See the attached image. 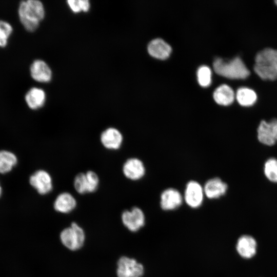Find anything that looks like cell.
Wrapping results in <instances>:
<instances>
[{
	"mask_svg": "<svg viewBox=\"0 0 277 277\" xmlns=\"http://www.w3.org/2000/svg\"><path fill=\"white\" fill-rule=\"evenodd\" d=\"M18 13L21 23L30 32H33L38 28L39 22L45 16L43 4L38 0L21 1L19 4Z\"/></svg>",
	"mask_w": 277,
	"mask_h": 277,
	"instance_id": "cell-1",
	"label": "cell"
},
{
	"mask_svg": "<svg viewBox=\"0 0 277 277\" xmlns=\"http://www.w3.org/2000/svg\"><path fill=\"white\" fill-rule=\"evenodd\" d=\"M253 69L262 79H277V49L265 48L259 51L255 57Z\"/></svg>",
	"mask_w": 277,
	"mask_h": 277,
	"instance_id": "cell-2",
	"label": "cell"
},
{
	"mask_svg": "<svg viewBox=\"0 0 277 277\" xmlns=\"http://www.w3.org/2000/svg\"><path fill=\"white\" fill-rule=\"evenodd\" d=\"M213 66L217 74L229 78L244 79L250 74L249 69L239 56L227 62L216 58Z\"/></svg>",
	"mask_w": 277,
	"mask_h": 277,
	"instance_id": "cell-3",
	"label": "cell"
},
{
	"mask_svg": "<svg viewBox=\"0 0 277 277\" xmlns=\"http://www.w3.org/2000/svg\"><path fill=\"white\" fill-rule=\"evenodd\" d=\"M85 235L83 229L76 223L64 229L60 234L62 244L71 250L80 249L84 245Z\"/></svg>",
	"mask_w": 277,
	"mask_h": 277,
	"instance_id": "cell-4",
	"label": "cell"
},
{
	"mask_svg": "<svg viewBox=\"0 0 277 277\" xmlns=\"http://www.w3.org/2000/svg\"><path fill=\"white\" fill-rule=\"evenodd\" d=\"M117 277H142L144 273L142 264L133 258L121 257L117 263Z\"/></svg>",
	"mask_w": 277,
	"mask_h": 277,
	"instance_id": "cell-5",
	"label": "cell"
},
{
	"mask_svg": "<svg viewBox=\"0 0 277 277\" xmlns=\"http://www.w3.org/2000/svg\"><path fill=\"white\" fill-rule=\"evenodd\" d=\"M30 186L40 195H46L53 189V180L50 174L44 169H38L29 177Z\"/></svg>",
	"mask_w": 277,
	"mask_h": 277,
	"instance_id": "cell-6",
	"label": "cell"
},
{
	"mask_svg": "<svg viewBox=\"0 0 277 277\" xmlns=\"http://www.w3.org/2000/svg\"><path fill=\"white\" fill-rule=\"evenodd\" d=\"M203 187L196 181H190L186 184L184 200L192 208H197L203 203L204 197Z\"/></svg>",
	"mask_w": 277,
	"mask_h": 277,
	"instance_id": "cell-7",
	"label": "cell"
},
{
	"mask_svg": "<svg viewBox=\"0 0 277 277\" xmlns=\"http://www.w3.org/2000/svg\"><path fill=\"white\" fill-rule=\"evenodd\" d=\"M124 225L130 231L136 232L145 224V216L141 209L134 207L130 210H125L122 214Z\"/></svg>",
	"mask_w": 277,
	"mask_h": 277,
	"instance_id": "cell-8",
	"label": "cell"
},
{
	"mask_svg": "<svg viewBox=\"0 0 277 277\" xmlns=\"http://www.w3.org/2000/svg\"><path fill=\"white\" fill-rule=\"evenodd\" d=\"M100 141L105 148L116 150L121 148L123 144V136L118 129L113 127H108L102 132Z\"/></svg>",
	"mask_w": 277,
	"mask_h": 277,
	"instance_id": "cell-9",
	"label": "cell"
},
{
	"mask_svg": "<svg viewBox=\"0 0 277 277\" xmlns=\"http://www.w3.org/2000/svg\"><path fill=\"white\" fill-rule=\"evenodd\" d=\"M122 171L124 176L129 180L137 181L145 174V167L143 162L136 157L127 159L124 163Z\"/></svg>",
	"mask_w": 277,
	"mask_h": 277,
	"instance_id": "cell-10",
	"label": "cell"
},
{
	"mask_svg": "<svg viewBox=\"0 0 277 277\" xmlns=\"http://www.w3.org/2000/svg\"><path fill=\"white\" fill-rule=\"evenodd\" d=\"M183 200V197L177 190L167 188L161 194L160 206L166 211L174 210L182 205Z\"/></svg>",
	"mask_w": 277,
	"mask_h": 277,
	"instance_id": "cell-11",
	"label": "cell"
},
{
	"mask_svg": "<svg viewBox=\"0 0 277 277\" xmlns=\"http://www.w3.org/2000/svg\"><path fill=\"white\" fill-rule=\"evenodd\" d=\"M205 195L209 199H215L224 195L227 192L228 186L219 177L208 180L204 187Z\"/></svg>",
	"mask_w": 277,
	"mask_h": 277,
	"instance_id": "cell-12",
	"label": "cell"
},
{
	"mask_svg": "<svg viewBox=\"0 0 277 277\" xmlns=\"http://www.w3.org/2000/svg\"><path fill=\"white\" fill-rule=\"evenodd\" d=\"M32 77L38 82L47 83L51 81L52 71L47 63L43 60H36L30 66Z\"/></svg>",
	"mask_w": 277,
	"mask_h": 277,
	"instance_id": "cell-13",
	"label": "cell"
},
{
	"mask_svg": "<svg viewBox=\"0 0 277 277\" xmlns=\"http://www.w3.org/2000/svg\"><path fill=\"white\" fill-rule=\"evenodd\" d=\"M76 204V200L72 194L68 192H63L56 196L53 207L58 212L68 213L75 209Z\"/></svg>",
	"mask_w": 277,
	"mask_h": 277,
	"instance_id": "cell-14",
	"label": "cell"
},
{
	"mask_svg": "<svg viewBox=\"0 0 277 277\" xmlns=\"http://www.w3.org/2000/svg\"><path fill=\"white\" fill-rule=\"evenodd\" d=\"M256 246V242L253 237L244 235L238 239L236 248L237 252L242 257L249 259L255 255Z\"/></svg>",
	"mask_w": 277,
	"mask_h": 277,
	"instance_id": "cell-15",
	"label": "cell"
},
{
	"mask_svg": "<svg viewBox=\"0 0 277 277\" xmlns=\"http://www.w3.org/2000/svg\"><path fill=\"white\" fill-rule=\"evenodd\" d=\"M149 53L154 57L163 60L167 58L171 52L170 46L161 38L152 40L148 46Z\"/></svg>",
	"mask_w": 277,
	"mask_h": 277,
	"instance_id": "cell-16",
	"label": "cell"
},
{
	"mask_svg": "<svg viewBox=\"0 0 277 277\" xmlns=\"http://www.w3.org/2000/svg\"><path fill=\"white\" fill-rule=\"evenodd\" d=\"M25 99L30 109L37 110L44 106L46 101V94L43 89L32 87L26 93Z\"/></svg>",
	"mask_w": 277,
	"mask_h": 277,
	"instance_id": "cell-17",
	"label": "cell"
},
{
	"mask_svg": "<svg viewBox=\"0 0 277 277\" xmlns=\"http://www.w3.org/2000/svg\"><path fill=\"white\" fill-rule=\"evenodd\" d=\"M213 96L215 102L223 106L231 105L235 97L233 89L226 84L221 85L216 88L213 92Z\"/></svg>",
	"mask_w": 277,
	"mask_h": 277,
	"instance_id": "cell-18",
	"label": "cell"
},
{
	"mask_svg": "<svg viewBox=\"0 0 277 277\" xmlns=\"http://www.w3.org/2000/svg\"><path fill=\"white\" fill-rule=\"evenodd\" d=\"M18 163L16 154L11 151L0 150V174L10 172Z\"/></svg>",
	"mask_w": 277,
	"mask_h": 277,
	"instance_id": "cell-19",
	"label": "cell"
},
{
	"mask_svg": "<svg viewBox=\"0 0 277 277\" xmlns=\"http://www.w3.org/2000/svg\"><path fill=\"white\" fill-rule=\"evenodd\" d=\"M257 137L261 143L266 146H272L276 142L269 122L265 120L261 121L258 126Z\"/></svg>",
	"mask_w": 277,
	"mask_h": 277,
	"instance_id": "cell-20",
	"label": "cell"
},
{
	"mask_svg": "<svg viewBox=\"0 0 277 277\" xmlns=\"http://www.w3.org/2000/svg\"><path fill=\"white\" fill-rule=\"evenodd\" d=\"M235 97L238 103L244 107L251 106L257 100L255 92L249 88L244 87L237 90Z\"/></svg>",
	"mask_w": 277,
	"mask_h": 277,
	"instance_id": "cell-21",
	"label": "cell"
},
{
	"mask_svg": "<svg viewBox=\"0 0 277 277\" xmlns=\"http://www.w3.org/2000/svg\"><path fill=\"white\" fill-rule=\"evenodd\" d=\"M264 173L270 182L277 183V159L271 157L268 159L264 165Z\"/></svg>",
	"mask_w": 277,
	"mask_h": 277,
	"instance_id": "cell-22",
	"label": "cell"
},
{
	"mask_svg": "<svg viewBox=\"0 0 277 277\" xmlns=\"http://www.w3.org/2000/svg\"><path fill=\"white\" fill-rule=\"evenodd\" d=\"M211 71L207 66L203 65L199 67L197 71L198 82L203 87L209 86L211 82Z\"/></svg>",
	"mask_w": 277,
	"mask_h": 277,
	"instance_id": "cell-23",
	"label": "cell"
},
{
	"mask_svg": "<svg viewBox=\"0 0 277 277\" xmlns=\"http://www.w3.org/2000/svg\"><path fill=\"white\" fill-rule=\"evenodd\" d=\"M73 186L75 190L79 194L87 193V182L85 173L80 172L74 177Z\"/></svg>",
	"mask_w": 277,
	"mask_h": 277,
	"instance_id": "cell-24",
	"label": "cell"
},
{
	"mask_svg": "<svg viewBox=\"0 0 277 277\" xmlns=\"http://www.w3.org/2000/svg\"><path fill=\"white\" fill-rule=\"evenodd\" d=\"M85 174L87 182V192L93 193L96 191L99 186V177L97 173L92 170H88Z\"/></svg>",
	"mask_w": 277,
	"mask_h": 277,
	"instance_id": "cell-25",
	"label": "cell"
},
{
	"mask_svg": "<svg viewBox=\"0 0 277 277\" xmlns=\"http://www.w3.org/2000/svg\"><path fill=\"white\" fill-rule=\"evenodd\" d=\"M67 3L74 13L81 11L87 12L90 7L89 1L88 0H68Z\"/></svg>",
	"mask_w": 277,
	"mask_h": 277,
	"instance_id": "cell-26",
	"label": "cell"
},
{
	"mask_svg": "<svg viewBox=\"0 0 277 277\" xmlns=\"http://www.w3.org/2000/svg\"><path fill=\"white\" fill-rule=\"evenodd\" d=\"M13 30L12 26L6 21L0 20V32L7 37L11 35Z\"/></svg>",
	"mask_w": 277,
	"mask_h": 277,
	"instance_id": "cell-27",
	"label": "cell"
},
{
	"mask_svg": "<svg viewBox=\"0 0 277 277\" xmlns=\"http://www.w3.org/2000/svg\"><path fill=\"white\" fill-rule=\"evenodd\" d=\"M271 129L272 130L274 137L276 142L277 141V119L274 118L269 122Z\"/></svg>",
	"mask_w": 277,
	"mask_h": 277,
	"instance_id": "cell-28",
	"label": "cell"
},
{
	"mask_svg": "<svg viewBox=\"0 0 277 277\" xmlns=\"http://www.w3.org/2000/svg\"><path fill=\"white\" fill-rule=\"evenodd\" d=\"M8 38L6 35L0 32V47H4L7 45Z\"/></svg>",
	"mask_w": 277,
	"mask_h": 277,
	"instance_id": "cell-29",
	"label": "cell"
},
{
	"mask_svg": "<svg viewBox=\"0 0 277 277\" xmlns=\"http://www.w3.org/2000/svg\"><path fill=\"white\" fill-rule=\"evenodd\" d=\"M3 194V188L0 184V197H1Z\"/></svg>",
	"mask_w": 277,
	"mask_h": 277,
	"instance_id": "cell-30",
	"label": "cell"
},
{
	"mask_svg": "<svg viewBox=\"0 0 277 277\" xmlns=\"http://www.w3.org/2000/svg\"><path fill=\"white\" fill-rule=\"evenodd\" d=\"M274 2L276 4V5H277V0L275 1Z\"/></svg>",
	"mask_w": 277,
	"mask_h": 277,
	"instance_id": "cell-31",
	"label": "cell"
}]
</instances>
